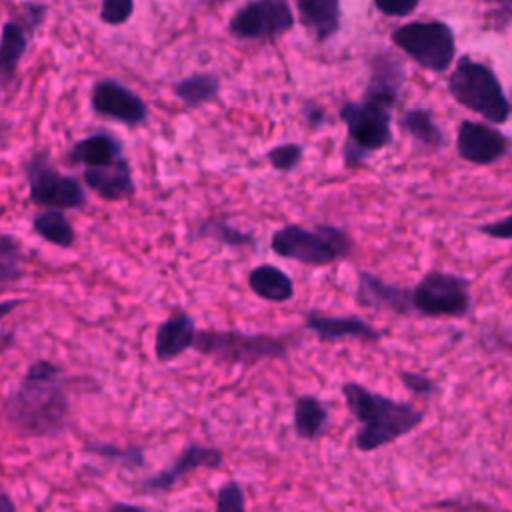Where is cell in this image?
<instances>
[{
	"label": "cell",
	"mask_w": 512,
	"mask_h": 512,
	"mask_svg": "<svg viewBox=\"0 0 512 512\" xmlns=\"http://www.w3.org/2000/svg\"><path fill=\"white\" fill-rule=\"evenodd\" d=\"M412 308L422 318H464L472 308L470 280L430 270L412 286Z\"/></svg>",
	"instance_id": "52a82bcc"
},
{
	"label": "cell",
	"mask_w": 512,
	"mask_h": 512,
	"mask_svg": "<svg viewBox=\"0 0 512 512\" xmlns=\"http://www.w3.org/2000/svg\"><path fill=\"white\" fill-rule=\"evenodd\" d=\"M122 158V144L110 132H96L78 140L70 152L68 160L86 166H106Z\"/></svg>",
	"instance_id": "44dd1931"
},
{
	"label": "cell",
	"mask_w": 512,
	"mask_h": 512,
	"mask_svg": "<svg viewBox=\"0 0 512 512\" xmlns=\"http://www.w3.org/2000/svg\"><path fill=\"white\" fill-rule=\"evenodd\" d=\"M28 30L18 22L10 20L2 26V40H0V80L2 86H8L18 70L22 56L28 50Z\"/></svg>",
	"instance_id": "603a6c76"
},
{
	"label": "cell",
	"mask_w": 512,
	"mask_h": 512,
	"mask_svg": "<svg viewBox=\"0 0 512 512\" xmlns=\"http://www.w3.org/2000/svg\"><path fill=\"white\" fill-rule=\"evenodd\" d=\"M64 370L52 360L30 362L4 398V422L24 438H60L72 424Z\"/></svg>",
	"instance_id": "6da1fadb"
},
{
	"label": "cell",
	"mask_w": 512,
	"mask_h": 512,
	"mask_svg": "<svg viewBox=\"0 0 512 512\" xmlns=\"http://www.w3.org/2000/svg\"><path fill=\"white\" fill-rule=\"evenodd\" d=\"M294 26V14L288 0H254L238 8L228 30L240 40H272Z\"/></svg>",
	"instance_id": "30bf717a"
},
{
	"label": "cell",
	"mask_w": 512,
	"mask_h": 512,
	"mask_svg": "<svg viewBox=\"0 0 512 512\" xmlns=\"http://www.w3.org/2000/svg\"><path fill=\"white\" fill-rule=\"evenodd\" d=\"M404 78V66L394 54H376L370 62V80L364 90V100L392 110L402 90Z\"/></svg>",
	"instance_id": "2e32d148"
},
{
	"label": "cell",
	"mask_w": 512,
	"mask_h": 512,
	"mask_svg": "<svg viewBox=\"0 0 512 512\" xmlns=\"http://www.w3.org/2000/svg\"><path fill=\"white\" fill-rule=\"evenodd\" d=\"M448 92L460 106L480 114L490 124H504L512 114L510 100L492 66L472 56L458 58L448 76Z\"/></svg>",
	"instance_id": "277c9868"
},
{
	"label": "cell",
	"mask_w": 512,
	"mask_h": 512,
	"mask_svg": "<svg viewBox=\"0 0 512 512\" xmlns=\"http://www.w3.org/2000/svg\"><path fill=\"white\" fill-rule=\"evenodd\" d=\"M512 150V138L490 126V122L462 120L456 134V152L462 160L488 166L502 160Z\"/></svg>",
	"instance_id": "8fae6325"
},
{
	"label": "cell",
	"mask_w": 512,
	"mask_h": 512,
	"mask_svg": "<svg viewBox=\"0 0 512 512\" xmlns=\"http://www.w3.org/2000/svg\"><path fill=\"white\" fill-rule=\"evenodd\" d=\"M354 300L366 310H384L400 316L414 314L412 288L392 284L368 270H358Z\"/></svg>",
	"instance_id": "5bb4252c"
},
{
	"label": "cell",
	"mask_w": 512,
	"mask_h": 512,
	"mask_svg": "<svg viewBox=\"0 0 512 512\" xmlns=\"http://www.w3.org/2000/svg\"><path fill=\"white\" fill-rule=\"evenodd\" d=\"M0 512H16V504L12 502L8 490H2V504H0Z\"/></svg>",
	"instance_id": "60d3db41"
},
{
	"label": "cell",
	"mask_w": 512,
	"mask_h": 512,
	"mask_svg": "<svg viewBox=\"0 0 512 512\" xmlns=\"http://www.w3.org/2000/svg\"><path fill=\"white\" fill-rule=\"evenodd\" d=\"M434 508L446 510V512H500L488 506L486 502H472V500H442V502H436Z\"/></svg>",
	"instance_id": "8d00e7d4"
},
{
	"label": "cell",
	"mask_w": 512,
	"mask_h": 512,
	"mask_svg": "<svg viewBox=\"0 0 512 512\" xmlns=\"http://www.w3.org/2000/svg\"><path fill=\"white\" fill-rule=\"evenodd\" d=\"M46 12L48 6L40 4V2H24L20 8V16L16 18L30 34H34V30L46 20Z\"/></svg>",
	"instance_id": "836d02e7"
},
{
	"label": "cell",
	"mask_w": 512,
	"mask_h": 512,
	"mask_svg": "<svg viewBox=\"0 0 512 512\" xmlns=\"http://www.w3.org/2000/svg\"><path fill=\"white\" fill-rule=\"evenodd\" d=\"M342 396L348 412L360 422L354 446L360 452H374L416 430L424 412L410 402L388 398L360 382H344Z\"/></svg>",
	"instance_id": "7a4b0ae2"
},
{
	"label": "cell",
	"mask_w": 512,
	"mask_h": 512,
	"mask_svg": "<svg viewBox=\"0 0 512 512\" xmlns=\"http://www.w3.org/2000/svg\"><path fill=\"white\" fill-rule=\"evenodd\" d=\"M172 90L182 104H186L188 108H196L218 96L220 80L216 74H208V72L192 74L174 82Z\"/></svg>",
	"instance_id": "484cf974"
},
{
	"label": "cell",
	"mask_w": 512,
	"mask_h": 512,
	"mask_svg": "<svg viewBox=\"0 0 512 512\" xmlns=\"http://www.w3.org/2000/svg\"><path fill=\"white\" fill-rule=\"evenodd\" d=\"M106 512H150L148 508L144 506H138V504H130V502H112Z\"/></svg>",
	"instance_id": "f35d334b"
},
{
	"label": "cell",
	"mask_w": 512,
	"mask_h": 512,
	"mask_svg": "<svg viewBox=\"0 0 512 512\" xmlns=\"http://www.w3.org/2000/svg\"><path fill=\"white\" fill-rule=\"evenodd\" d=\"M134 12V0H102L100 20L110 26H120L130 20Z\"/></svg>",
	"instance_id": "1f68e13d"
},
{
	"label": "cell",
	"mask_w": 512,
	"mask_h": 512,
	"mask_svg": "<svg viewBox=\"0 0 512 512\" xmlns=\"http://www.w3.org/2000/svg\"><path fill=\"white\" fill-rule=\"evenodd\" d=\"M400 128L426 150H440L446 144V136L428 108H408L400 116Z\"/></svg>",
	"instance_id": "cb8c5ba5"
},
{
	"label": "cell",
	"mask_w": 512,
	"mask_h": 512,
	"mask_svg": "<svg viewBox=\"0 0 512 512\" xmlns=\"http://www.w3.org/2000/svg\"><path fill=\"white\" fill-rule=\"evenodd\" d=\"M20 304H24V300H16V298H12V300H4V302L0 304V316H2V318H6V316L10 314V310H12V308H16V306H20Z\"/></svg>",
	"instance_id": "ab89813d"
},
{
	"label": "cell",
	"mask_w": 512,
	"mask_h": 512,
	"mask_svg": "<svg viewBox=\"0 0 512 512\" xmlns=\"http://www.w3.org/2000/svg\"><path fill=\"white\" fill-rule=\"evenodd\" d=\"M298 344L292 336L248 334L238 330H198L194 350L228 366H256L266 360H282Z\"/></svg>",
	"instance_id": "3957f363"
},
{
	"label": "cell",
	"mask_w": 512,
	"mask_h": 512,
	"mask_svg": "<svg viewBox=\"0 0 512 512\" xmlns=\"http://www.w3.org/2000/svg\"><path fill=\"white\" fill-rule=\"evenodd\" d=\"M340 120L346 124L348 138L344 144V164L358 168L372 152L392 142V110L372 102H344Z\"/></svg>",
	"instance_id": "8992f818"
},
{
	"label": "cell",
	"mask_w": 512,
	"mask_h": 512,
	"mask_svg": "<svg viewBox=\"0 0 512 512\" xmlns=\"http://www.w3.org/2000/svg\"><path fill=\"white\" fill-rule=\"evenodd\" d=\"M304 328L318 336L322 342H340L346 338L362 340V342H380L386 332L364 320L356 314L346 316H330L324 312H306Z\"/></svg>",
	"instance_id": "9a60e30c"
},
{
	"label": "cell",
	"mask_w": 512,
	"mask_h": 512,
	"mask_svg": "<svg viewBox=\"0 0 512 512\" xmlns=\"http://www.w3.org/2000/svg\"><path fill=\"white\" fill-rule=\"evenodd\" d=\"M392 42L418 66L444 72L456 58V38L452 28L440 20L408 22L392 30Z\"/></svg>",
	"instance_id": "ba28073f"
},
{
	"label": "cell",
	"mask_w": 512,
	"mask_h": 512,
	"mask_svg": "<svg viewBox=\"0 0 512 512\" xmlns=\"http://www.w3.org/2000/svg\"><path fill=\"white\" fill-rule=\"evenodd\" d=\"M32 230L58 248H72L76 242V232L66 214L58 208H46L32 218Z\"/></svg>",
	"instance_id": "d4e9b609"
},
{
	"label": "cell",
	"mask_w": 512,
	"mask_h": 512,
	"mask_svg": "<svg viewBox=\"0 0 512 512\" xmlns=\"http://www.w3.org/2000/svg\"><path fill=\"white\" fill-rule=\"evenodd\" d=\"M300 22L316 40L326 42L340 30V0H296Z\"/></svg>",
	"instance_id": "ffe728a7"
},
{
	"label": "cell",
	"mask_w": 512,
	"mask_h": 512,
	"mask_svg": "<svg viewBox=\"0 0 512 512\" xmlns=\"http://www.w3.org/2000/svg\"><path fill=\"white\" fill-rule=\"evenodd\" d=\"M82 178L84 184L106 202H120L136 192L132 168L124 156L106 166H86Z\"/></svg>",
	"instance_id": "ac0fdd59"
},
{
	"label": "cell",
	"mask_w": 512,
	"mask_h": 512,
	"mask_svg": "<svg viewBox=\"0 0 512 512\" xmlns=\"http://www.w3.org/2000/svg\"><path fill=\"white\" fill-rule=\"evenodd\" d=\"M486 2H502V4H504L506 0H486Z\"/></svg>",
	"instance_id": "b9f144b4"
},
{
	"label": "cell",
	"mask_w": 512,
	"mask_h": 512,
	"mask_svg": "<svg viewBox=\"0 0 512 512\" xmlns=\"http://www.w3.org/2000/svg\"><path fill=\"white\" fill-rule=\"evenodd\" d=\"M216 512H246V494L240 482L228 480L218 488Z\"/></svg>",
	"instance_id": "4dcf8cb0"
},
{
	"label": "cell",
	"mask_w": 512,
	"mask_h": 512,
	"mask_svg": "<svg viewBox=\"0 0 512 512\" xmlns=\"http://www.w3.org/2000/svg\"><path fill=\"white\" fill-rule=\"evenodd\" d=\"M248 286L252 294L272 304H284L294 298V280L282 268L268 262L250 270Z\"/></svg>",
	"instance_id": "d6986e66"
},
{
	"label": "cell",
	"mask_w": 512,
	"mask_h": 512,
	"mask_svg": "<svg viewBox=\"0 0 512 512\" xmlns=\"http://www.w3.org/2000/svg\"><path fill=\"white\" fill-rule=\"evenodd\" d=\"M510 110H512V98H510Z\"/></svg>",
	"instance_id": "7bdbcfd3"
},
{
	"label": "cell",
	"mask_w": 512,
	"mask_h": 512,
	"mask_svg": "<svg viewBox=\"0 0 512 512\" xmlns=\"http://www.w3.org/2000/svg\"><path fill=\"white\" fill-rule=\"evenodd\" d=\"M28 196L36 206L58 208V210H78L86 206V192L80 180L62 174L52 162L48 152L34 154L26 166Z\"/></svg>",
	"instance_id": "9c48e42d"
},
{
	"label": "cell",
	"mask_w": 512,
	"mask_h": 512,
	"mask_svg": "<svg viewBox=\"0 0 512 512\" xmlns=\"http://www.w3.org/2000/svg\"><path fill=\"white\" fill-rule=\"evenodd\" d=\"M352 246L354 242L348 232L332 224H320L316 228L286 224L274 230L270 238V248L276 256L306 266H330L344 260L350 256Z\"/></svg>",
	"instance_id": "5b68a950"
},
{
	"label": "cell",
	"mask_w": 512,
	"mask_h": 512,
	"mask_svg": "<svg viewBox=\"0 0 512 512\" xmlns=\"http://www.w3.org/2000/svg\"><path fill=\"white\" fill-rule=\"evenodd\" d=\"M24 276V256L20 242L10 236L2 234L0 238V282L2 288L18 282Z\"/></svg>",
	"instance_id": "f1b7e54d"
},
{
	"label": "cell",
	"mask_w": 512,
	"mask_h": 512,
	"mask_svg": "<svg viewBox=\"0 0 512 512\" xmlns=\"http://www.w3.org/2000/svg\"><path fill=\"white\" fill-rule=\"evenodd\" d=\"M90 104L96 114L112 118L126 126H140L148 118L146 102L114 78L94 82Z\"/></svg>",
	"instance_id": "4fadbf2b"
},
{
	"label": "cell",
	"mask_w": 512,
	"mask_h": 512,
	"mask_svg": "<svg viewBox=\"0 0 512 512\" xmlns=\"http://www.w3.org/2000/svg\"><path fill=\"white\" fill-rule=\"evenodd\" d=\"M478 232H482L488 238H496V240H512V214L480 224Z\"/></svg>",
	"instance_id": "d590c367"
},
{
	"label": "cell",
	"mask_w": 512,
	"mask_h": 512,
	"mask_svg": "<svg viewBox=\"0 0 512 512\" xmlns=\"http://www.w3.org/2000/svg\"><path fill=\"white\" fill-rule=\"evenodd\" d=\"M196 236L200 238H212L216 240L218 244H224V246H230V248H252L256 246V236L248 230H240L220 218H208L204 220L198 230H196Z\"/></svg>",
	"instance_id": "4316f807"
},
{
	"label": "cell",
	"mask_w": 512,
	"mask_h": 512,
	"mask_svg": "<svg viewBox=\"0 0 512 512\" xmlns=\"http://www.w3.org/2000/svg\"><path fill=\"white\" fill-rule=\"evenodd\" d=\"M222 464H224V454L218 448L204 446V444H198V442H190L170 466H166L164 470L144 478L140 482L138 492L164 494V492L174 490V486L180 480H184V476H188L190 472H194L198 468L216 470Z\"/></svg>",
	"instance_id": "7c38bea8"
},
{
	"label": "cell",
	"mask_w": 512,
	"mask_h": 512,
	"mask_svg": "<svg viewBox=\"0 0 512 512\" xmlns=\"http://www.w3.org/2000/svg\"><path fill=\"white\" fill-rule=\"evenodd\" d=\"M420 0H374V6L384 14V16H410L418 8Z\"/></svg>",
	"instance_id": "e575fe53"
},
{
	"label": "cell",
	"mask_w": 512,
	"mask_h": 512,
	"mask_svg": "<svg viewBox=\"0 0 512 512\" xmlns=\"http://www.w3.org/2000/svg\"><path fill=\"white\" fill-rule=\"evenodd\" d=\"M302 154H304V148L300 144L282 142V144L274 146L272 150H268L266 158L272 164V168H276L278 172H290L300 164Z\"/></svg>",
	"instance_id": "f546056e"
},
{
	"label": "cell",
	"mask_w": 512,
	"mask_h": 512,
	"mask_svg": "<svg viewBox=\"0 0 512 512\" xmlns=\"http://www.w3.org/2000/svg\"><path fill=\"white\" fill-rule=\"evenodd\" d=\"M196 322L182 310L174 308L172 314L158 324L154 334V356L158 362H170L182 356L186 350L194 348L196 342Z\"/></svg>",
	"instance_id": "e0dca14e"
},
{
	"label": "cell",
	"mask_w": 512,
	"mask_h": 512,
	"mask_svg": "<svg viewBox=\"0 0 512 512\" xmlns=\"http://www.w3.org/2000/svg\"><path fill=\"white\" fill-rule=\"evenodd\" d=\"M328 408L326 404L312 396V394H302L294 402V414H292V426L294 434L302 440H318L320 436L326 434L328 428Z\"/></svg>",
	"instance_id": "7402d4cb"
},
{
	"label": "cell",
	"mask_w": 512,
	"mask_h": 512,
	"mask_svg": "<svg viewBox=\"0 0 512 512\" xmlns=\"http://www.w3.org/2000/svg\"><path fill=\"white\" fill-rule=\"evenodd\" d=\"M302 114H304V118L308 120V124L314 126V128L322 126V122H324V118H326L324 108H320V106H316V104H308Z\"/></svg>",
	"instance_id": "74e56055"
},
{
	"label": "cell",
	"mask_w": 512,
	"mask_h": 512,
	"mask_svg": "<svg viewBox=\"0 0 512 512\" xmlns=\"http://www.w3.org/2000/svg\"><path fill=\"white\" fill-rule=\"evenodd\" d=\"M398 378L402 382V386L412 392V394H418V396H430L436 392V382L426 376V374H420V372H410V370H402L398 372Z\"/></svg>",
	"instance_id": "d6a6232c"
},
{
	"label": "cell",
	"mask_w": 512,
	"mask_h": 512,
	"mask_svg": "<svg viewBox=\"0 0 512 512\" xmlns=\"http://www.w3.org/2000/svg\"><path fill=\"white\" fill-rule=\"evenodd\" d=\"M84 450L98 456V458H104L108 462H114L118 466H124V468H140L144 466V450L140 446H116V444H110V442H100V440H88L84 442Z\"/></svg>",
	"instance_id": "83f0119b"
}]
</instances>
